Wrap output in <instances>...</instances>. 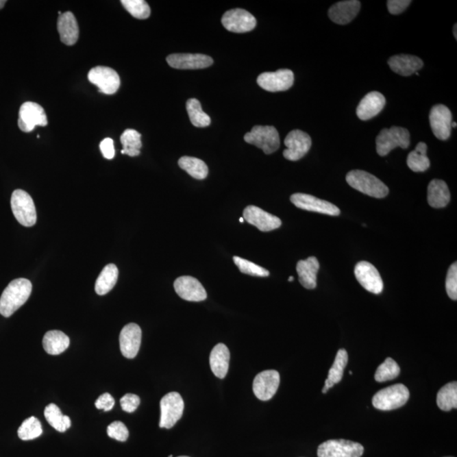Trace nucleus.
<instances>
[{
	"label": "nucleus",
	"mask_w": 457,
	"mask_h": 457,
	"mask_svg": "<svg viewBox=\"0 0 457 457\" xmlns=\"http://www.w3.org/2000/svg\"><path fill=\"white\" fill-rule=\"evenodd\" d=\"M32 285L30 280L19 278L12 280L0 297V314L5 318L16 312L30 297Z\"/></svg>",
	"instance_id": "nucleus-1"
},
{
	"label": "nucleus",
	"mask_w": 457,
	"mask_h": 457,
	"mask_svg": "<svg viewBox=\"0 0 457 457\" xmlns=\"http://www.w3.org/2000/svg\"><path fill=\"white\" fill-rule=\"evenodd\" d=\"M347 182L352 188L375 199H383L388 194V186L369 172L350 171L347 175Z\"/></svg>",
	"instance_id": "nucleus-2"
},
{
	"label": "nucleus",
	"mask_w": 457,
	"mask_h": 457,
	"mask_svg": "<svg viewBox=\"0 0 457 457\" xmlns=\"http://www.w3.org/2000/svg\"><path fill=\"white\" fill-rule=\"evenodd\" d=\"M409 397L408 387L402 384H397L378 391L373 395L372 403L376 409L391 411L404 406L408 402Z\"/></svg>",
	"instance_id": "nucleus-3"
},
{
	"label": "nucleus",
	"mask_w": 457,
	"mask_h": 457,
	"mask_svg": "<svg viewBox=\"0 0 457 457\" xmlns=\"http://www.w3.org/2000/svg\"><path fill=\"white\" fill-rule=\"evenodd\" d=\"M14 218L21 225L32 227L37 222V211L34 200L27 192L17 189L14 190L10 200Z\"/></svg>",
	"instance_id": "nucleus-4"
},
{
	"label": "nucleus",
	"mask_w": 457,
	"mask_h": 457,
	"mask_svg": "<svg viewBox=\"0 0 457 457\" xmlns=\"http://www.w3.org/2000/svg\"><path fill=\"white\" fill-rule=\"evenodd\" d=\"M409 145L410 133L403 127L383 129L376 138V149L380 156H386L395 147L406 149Z\"/></svg>",
	"instance_id": "nucleus-5"
},
{
	"label": "nucleus",
	"mask_w": 457,
	"mask_h": 457,
	"mask_svg": "<svg viewBox=\"0 0 457 457\" xmlns=\"http://www.w3.org/2000/svg\"><path fill=\"white\" fill-rule=\"evenodd\" d=\"M245 141L253 144L266 154H271L279 149L280 145L279 132L271 125H255L250 132L244 136Z\"/></svg>",
	"instance_id": "nucleus-6"
},
{
	"label": "nucleus",
	"mask_w": 457,
	"mask_h": 457,
	"mask_svg": "<svg viewBox=\"0 0 457 457\" xmlns=\"http://www.w3.org/2000/svg\"><path fill=\"white\" fill-rule=\"evenodd\" d=\"M160 427L171 429L178 422L184 411V402L177 392H171L165 395L160 401Z\"/></svg>",
	"instance_id": "nucleus-7"
},
{
	"label": "nucleus",
	"mask_w": 457,
	"mask_h": 457,
	"mask_svg": "<svg viewBox=\"0 0 457 457\" xmlns=\"http://www.w3.org/2000/svg\"><path fill=\"white\" fill-rule=\"evenodd\" d=\"M365 448L351 441L330 440L319 446V457H361Z\"/></svg>",
	"instance_id": "nucleus-8"
},
{
	"label": "nucleus",
	"mask_w": 457,
	"mask_h": 457,
	"mask_svg": "<svg viewBox=\"0 0 457 457\" xmlns=\"http://www.w3.org/2000/svg\"><path fill=\"white\" fill-rule=\"evenodd\" d=\"M48 118L45 110L37 103L26 102L21 106L18 127L21 131L31 132L36 127H46Z\"/></svg>",
	"instance_id": "nucleus-9"
},
{
	"label": "nucleus",
	"mask_w": 457,
	"mask_h": 457,
	"mask_svg": "<svg viewBox=\"0 0 457 457\" xmlns=\"http://www.w3.org/2000/svg\"><path fill=\"white\" fill-rule=\"evenodd\" d=\"M88 80L98 86L99 91L107 95H114L120 88V75L112 68L96 66L88 73Z\"/></svg>",
	"instance_id": "nucleus-10"
},
{
	"label": "nucleus",
	"mask_w": 457,
	"mask_h": 457,
	"mask_svg": "<svg viewBox=\"0 0 457 457\" xmlns=\"http://www.w3.org/2000/svg\"><path fill=\"white\" fill-rule=\"evenodd\" d=\"M221 23L226 30L236 34L253 31L257 26L256 18L243 9L228 10L222 16Z\"/></svg>",
	"instance_id": "nucleus-11"
},
{
	"label": "nucleus",
	"mask_w": 457,
	"mask_h": 457,
	"mask_svg": "<svg viewBox=\"0 0 457 457\" xmlns=\"http://www.w3.org/2000/svg\"><path fill=\"white\" fill-rule=\"evenodd\" d=\"M286 149L283 156L290 161L300 160L308 153L312 147V139L307 133L294 129L287 135L285 139Z\"/></svg>",
	"instance_id": "nucleus-12"
},
{
	"label": "nucleus",
	"mask_w": 457,
	"mask_h": 457,
	"mask_svg": "<svg viewBox=\"0 0 457 457\" xmlns=\"http://www.w3.org/2000/svg\"><path fill=\"white\" fill-rule=\"evenodd\" d=\"M259 86L266 91L275 92L290 89L294 84V74L291 70L264 72L257 79Z\"/></svg>",
	"instance_id": "nucleus-13"
},
{
	"label": "nucleus",
	"mask_w": 457,
	"mask_h": 457,
	"mask_svg": "<svg viewBox=\"0 0 457 457\" xmlns=\"http://www.w3.org/2000/svg\"><path fill=\"white\" fill-rule=\"evenodd\" d=\"M291 201L295 206L301 210L331 216H338L341 214L339 208L336 205L330 201L317 199L308 194L295 193L291 197Z\"/></svg>",
	"instance_id": "nucleus-14"
},
{
	"label": "nucleus",
	"mask_w": 457,
	"mask_h": 457,
	"mask_svg": "<svg viewBox=\"0 0 457 457\" xmlns=\"http://www.w3.org/2000/svg\"><path fill=\"white\" fill-rule=\"evenodd\" d=\"M355 276L365 290L373 294H380L384 289L382 278L378 269L369 262H359L355 267Z\"/></svg>",
	"instance_id": "nucleus-15"
},
{
	"label": "nucleus",
	"mask_w": 457,
	"mask_h": 457,
	"mask_svg": "<svg viewBox=\"0 0 457 457\" xmlns=\"http://www.w3.org/2000/svg\"><path fill=\"white\" fill-rule=\"evenodd\" d=\"M280 382L279 372L265 370L259 373L254 380V393L261 401H269L275 395Z\"/></svg>",
	"instance_id": "nucleus-16"
},
{
	"label": "nucleus",
	"mask_w": 457,
	"mask_h": 457,
	"mask_svg": "<svg viewBox=\"0 0 457 457\" xmlns=\"http://www.w3.org/2000/svg\"><path fill=\"white\" fill-rule=\"evenodd\" d=\"M432 131L438 139L447 140L451 136L452 114L451 110L443 104H437L432 108L430 114Z\"/></svg>",
	"instance_id": "nucleus-17"
},
{
	"label": "nucleus",
	"mask_w": 457,
	"mask_h": 457,
	"mask_svg": "<svg viewBox=\"0 0 457 457\" xmlns=\"http://www.w3.org/2000/svg\"><path fill=\"white\" fill-rule=\"evenodd\" d=\"M166 60L170 66L181 70L204 69L214 63L211 57L201 53H173Z\"/></svg>",
	"instance_id": "nucleus-18"
},
{
	"label": "nucleus",
	"mask_w": 457,
	"mask_h": 457,
	"mask_svg": "<svg viewBox=\"0 0 457 457\" xmlns=\"http://www.w3.org/2000/svg\"><path fill=\"white\" fill-rule=\"evenodd\" d=\"M243 219L262 232L278 229L282 224L280 218L256 206H248L245 208Z\"/></svg>",
	"instance_id": "nucleus-19"
},
{
	"label": "nucleus",
	"mask_w": 457,
	"mask_h": 457,
	"mask_svg": "<svg viewBox=\"0 0 457 457\" xmlns=\"http://www.w3.org/2000/svg\"><path fill=\"white\" fill-rule=\"evenodd\" d=\"M142 343V330L136 323H131L122 329L120 347L125 358L132 359L138 355Z\"/></svg>",
	"instance_id": "nucleus-20"
},
{
	"label": "nucleus",
	"mask_w": 457,
	"mask_h": 457,
	"mask_svg": "<svg viewBox=\"0 0 457 457\" xmlns=\"http://www.w3.org/2000/svg\"><path fill=\"white\" fill-rule=\"evenodd\" d=\"M175 293L182 299L188 301H201L207 299L204 287L192 276H182L174 282Z\"/></svg>",
	"instance_id": "nucleus-21"
},
{
	"label": "nucleus",
	"mask_w": 457,
	"mask_h": 457,
	"mask_svg": "<svg viewBox=\"0 0 457 457\" xmlns=\"http://www.w3.org/2000/svg\"><path fill=\"white\" fill-rule=\"evenodd\" d=\"M360 8H361V3L358 0L338 2L330 7L329 17L334 23L347 25L358 16Z\"/></svg>",
	"instance_id": "nucleus-22"
},
{
	"label": "nucleus",
	"mask_w": 457,
	"mask_h": 457,
	"mask_svg": "<svg viewBox=\"0 0 457 457\" xmlns=\"http://www.w3.org/2000/svg\"><path fill=\"white\" fill-rule=\"evenodd\" d=\"M386 98L379 92L368 93L357 108V114L360 120L369 121L379 114L386 106Z\"/></svg>",
	"instance_id": "nucleus-23"
},
{
	"label": "nucleus",
	"mask_w": 457,
	"mask_h": 457,
	"mask_svg": "<svg viewBox=\"0 0 457 457\" xmlns=\"http://www.w3.org/2000/svg\"><path fill=\"white\" fill-rule=\"evenodd\" d=\"M57 28L60 40L64 45L72 46L77 43L79 38V27L73 13L67 12L61 14L57 21Z\"/></svg>",
	"instance_id": "nucleus-24"
},
{
	"label": "nucleus",
	"mask_w": 457,
	"mask_h": 457,
	"mask_svg": "<svg viewBox=\"0 0 457 457\" xmlns=\"http://www.w3.org/2000/svg\"><path fill=\"white\" fill-rule=\"evenodd\" d=\"M388 63L395 73L403 77H408L423 66V62L419 57L408 55L392 56Z\"/></svg>",
	"instance_id": "nucleus-25"
},
{
	"label": "nucleus",
	"mask_w": 457,
	"mask_h": 457,
	"mask_svg": "<svg viewBox=\"0 0 457 457\" xmlns=\"http://www.w3.org/2000/svg\"><path fill=\"white\" fill-rule=\"evenodd\" d=\"M319 271V262L315 257H309L306 260H300L297 264V272L299 282L306 289H315L317 273Z\"/></svg>",
	"instance_id": "nucleus-26"
},
{
	"label": "nucleus",
	"mask_w": 457,
	"mask_h": 457,
	"mask_svg": "<svg viewBox=\"0 0 457 457\" xmlns=\"http://www.w3.org/2000/svg\"><path fill=\"white\" fill-rule=\"evenodd\" d=\"M230 351L225 344L216 345L211 351L210 362L212 372L219 379L227 375L230 363Z\"/></svg>",
	"instance_id": "nucleus-27"
},
{
	"label": "nucleus",
	"mask_w": 457,
	"mask_h": 457,
	"mask_svg": "<svg viewBox=\"0 0 457 457\" xmlns=\"http://www.w3.org/2000/svg\"><path fill=\"white\" fill-rule=\"evenodd\" d=\"M451 200V193L447 184L441 180H433L428 187V201L432 208H441L447 206Z\"/></svg>",
	"instance_id": "nucleus-28"
},
{
	"label": "nucleus",
	"mask_w": 457,
	"mask_h": 457,
	"mask_svg": "<svg viewBox=\"0 0 457 457\" xmlns=\"http://www.w3.org/2000/svg\"><path fill=\"white\" fill-rule=\"evenodd\" d=\"M70 345V338L60 330H50L42 339V347L47 354L59 355L63 354Z\"/></svg>",
	"instance_id": "nucleus-29"
},
{
	"label": "nucleus",
	"mask_w": 457,
	"mask_h": 457,
	"mask_svg": "<svg viewBox=\"0 0 457 457\" xmlns=\"http://www.w3.org/2000/svg\"><path fill=\"white\" fill-rule=\"evenodd\" d=\"M348 362L347 351L345 349H340L337 351L336 359L331 369H330L328 378L325 380V387L323 388V393L326 394L330 388L334 387V384L340 383L343 380L344 370Z\"/></svg>",
	"instance_id": "nucleus-30"
},
{
	"label": "nucleus",
	"mask_w": 457,
	"mask_h": 457,
	"mask_svg": "<svg viewBox=\"0 0 457 457\" xmlns=\"http://www.w3.org/2000/svg\"><path fill=\"white\" fill-rule=\"evenodd\" d=\"M119 271L116 265L110 264L103 269L95 284L96 293L103 296L113 289L118 280Z\"/></svg>",
	"instance_id": "nucleus-31"
},
{
	"label": "nucleus",
	"mask_w": 457,
	"mask_h": 457,
	"mask_svg": "<svg viewBox=\"0 0 457 457\" xmlns=\"http://www.w3.org/2000/svg\"><path fill=\"white\" fill-rule=\"evenodd\" d=\"M428 146L426 143H419L415 151L409 153L408 165L412 171L424 172L430 166V161L427 156Z\"/></svg>",
	"instance_id": "nucleus-32"
},
{
	"label": "nucleus",
	"mask_w": 457,
	"mask_h": 457,
	"mask_svg": "<svg viewBox=\"0 0 457 457\" xmlns=\"http://www.w3.org/2000/svg\"><path fill=\"white\" fill-rule=\"evenodd\" d=\"M178 164L180 168L197 180H203L208 175L207 164L199 158L188 156L182 157L178 161Z\"/></svg>",
	"instance_id": "nucleus-33"
},
{
	"label": "nucleus",
	"mask_w": 457,
	"mask_h": 457,
	"mask_svg": "<svg viewBox=\"0 0 457 457\" xmlns=\"http://www.w3.org/2000/svg\"><path fill=\"white\" fill-rule=\"evenodd\" d=\"M142 135L136 129H127L121 136V143L123 146L122 154H127L129 157L140 156V149H142Z\"/></svg>",
	"instance_id": "nucleus-34"
},
{
	"label": "nucleus",
	"mask_w": 457,
	"mask_h": 457,
	"mask_svg": "<svg viewBox=\"0 0 457 457\" xmlns=\"http://www.w3.org/2000/svg\"><path fill=\"white\" fill-rule=\"evenodd\" d=\"M437 405L442 411L457 408V383L451 382L442 387L437 395Z\"/></svg>",
	"instance_id": "nucleus-35"
},
{
	"label": "nucleus",
	"mask_w": 457,
	"mask_h": 457,
	"mask_svg": "<svg viewBox=\"0 0 457 457\" xmlns=\"http://www.w3.org/2000/svg\"><path fill=\"white\" fill-rule=\"evenodd\" d=\"M45 416L50 425L60 433H64V432L69 430L71 426L70 417L64 416L60 409L55 404L47 406L45 410Z\"/></svg>",
	"instance_id": "nucleus-36"
},
{
	"label": "nucleus",
	"mask_w": 457,
	"mask_h": 457,
	"mask_svg": "<svg viewBox=\"0 0 457 457\" xmlns=\"http://www.w3.org/2000/svg\"><path fill=\"white\" fill-rule=\"evenodd\" d=\"M186 110L188 113L190 121L194 127H207L211 123V119L203 112L201 109V103L196 99L187 100Z\"/></svg>",
	"instance_id": "nucleus-37"
},
{
	"label": "nucleus",
	"mask_w": 457,
	"mask_h": 457,
	"mask_svg": "<svg viewBox=\"0 0 457 457\" xmlns=\"http://www.w3.org/2000/svg\"><path fill=\"white\" fill-rule=\"evenodd\" d=\"M401 369L395 360L388 358L382 365L378 367L374 379L377 382L382 383L386 381L397 379L400 375Z\"/></svg>",
	"instance_id": "nucleus-38"
},
{
	"label": "nucleus",
	"mask_w": 457,
	"mask_h": 457,
	"mask_svg": "<svg viewBox=\"0 0 457 457\" xmlns=\"http://www.w3.org/2000/svg\"><path fill=\"white\" fill-rule=\"evenodd\" d=\"M42 434V424L37 417H31L24 421L18 430V436L27 441L37 439Z\"/></svg>",
	"instance_id": "nucleus-39"
},
{
	"label": "nucleus",
	"mask_w": 457,
	"mask_h": 457,
	"mask_svg": "<svg viewBox=\"0 0 457 457\" xmlns=\"http://www.w3.org/2000/svg\"><path fill=\"white\" fill-rule=\"evenodd\" d=\"M124 8L136 19L145 20L150 16L151 9L144 0H121Z\"/></svg>",
	"instance_id": "nucleus-40"
},
{
	"label": "nucleus",
	"mask_w": 457,
	"mask_h": 457,
	"mask_svg": "<svg viewBox=\"0 0 457 457\" xmlns=\"http://www.w3.org/2000/svg\"><path fill=\"white\" fill-rule=\"evenodd\" d=\"M234 262L239 268L240 271L245 275L258 276V277H268L269 276V271L267 269L261 267L256 264H254L246 259L240 257H234Z\"/></svg>",
	"instance_id": "nucleus-41"
},
{
	"label": "nucleus",
	"mask_w": 457,
	"mask_h": 457,
	"mask_svg": "<svg viewBox=\"0 0 457 457\" xmlns=\"http://www.w3.org/2000/svg\"><path fill=\"white\" fill-rule=\"evenodd\" d=\"M107 434L109 437L121 442L127 441L129 437V431L127 426L120 421H115V422L110 424L107 429Z\"/></svg>",
	"instance_id": "nucleus-42"
},
{
	"label": "nucleus",
	"mask_w": 457,
	"mask_h": 457,
	"mask_svg": "<svg viewBox=\"0 0 457 457\" xmlns=\"http://www.w3.org/2000/svg\"><path fill=\"white\" fill-rule=\"evenodd\" d=\"M446 293L451 299H457V264H453L449 267L445 280Z\"/></svg>",
	"instance_id": "nucleus-43"
},
{
	"label": "nucleus",
	"mask_w": 457,
	"mask_h": 457,
	"mask_svg": "<svg viewBox=\"0 0 457 457\" xmlns=\"http://www.w3.org/2000/svg\"><path fill=\"white\" fill-rule=\"evenodd\" d=\"M140 398L138 395L134 394H127L121 399V406L123 411L132 413L138 409L140 405Z\"/></svg>",
	"instance_id": "nucleus-44"
},
{
	"label": "nucleus",
	"mask_w": 457,
	"mask_h": 457,
	"mask_svg": "<svg viewBox=\"0 0 457 457\" xmlns=\"http://www.w3.org/2000/svg\"><path fill=\"white\" fill-rule=\"evenodd\" d=\"M411 3L410 0H388L387 7L391 14H399L404 12Z\"/></svg>",
	"instance_id": "nucleus-45"
},
{
	"label": "nucleus",
	"mask_w": 457,
	"mask_h": 457,
	"mask_svg": "<svg viewBox=\"0 0 457 457\" xmlns=\"http://www.w3.org/2000/svg\"><path fill=\"white\" fill-rule=\"evenodd\" d=\"M114 399L112 395L109 393H104L102 395L97 399L95 402V406L99 410H103V411L109 412L110 410H112L114 406Z\"/></svg>",
	"instance_id": "nucleus-46"
},
{
	"label": "nucleus",
	"mask_w": 457,
	"mask_h": 457,
	"mask_svg": "<svg viewBox=\"0 0 457 457\" xmlns=\"http://www.w3.org/2000/svg\"><path fill=\"white\" fill-rule=\"evenodd\" d=\"M99 149L102 152L103 156L107 160H112L114 157L115 150L113 139L106 138L100 143Z\"/></svg>",
	"instance_id": "nucleus-47"
},
{
	"label": "nucleus",
	"mask_w": 457,
	"mask_h": 457,
	"mask_svg": "<svg viewBox=\"0 0 457 457\" xmlns=\"http://www.w3.org/2000/svg\"><path fill=\"white\" fill-rule=\"evenodd\" d=\"M6 1L5 0H0V10L3 8V6L5 5Z\"/></svg>",
	"instance_id": "nucleus-48"
},
{
	"label": "nucleus",
	"mask_w": 457,
	"mask_h": 457,
	"mask_svg": "<svg viewBox=\"0 0 457 457\" xmlns=\"http://www.w3.org/2000/svg\"><path fill=\"white\" fill-rule=\"evenodd\" d=\"M456 27H457V25L456 24L455 26H454V28H453V34H454L456 39H457Z\"/></svg>",
	"instance_id": "nucleus-49"
},
{
	"label": "nucleus",
	"mask_w": 457,
	"mask_h": 457,
	"mask_svg": "<svg viewBox=\"0 0 457 457\" xmlns=\"http://www.w3.org/2000/svg\"><path fill=\"white\" fill-rule=\"evenodd\" d=\"M452 128H456V122H452Z\"/></svg>",
	"instance_id": "nucleus-50"
},
{
	"label": "nucleus",
	"mask_w": 457,
	"mask_h": 457,
	"mask_svg": "<svg viewBox=\"0 0 457 457\" xmlns=\"http://www.w3.org/2000/svg\"><path fill=\"white\" fill-rule=\"evenodd\" d=\"M293 280H294L293 277L291 276L289 280H289V282H293Z\"/></svg>",
	"instance_id": "nucleus-51"
},
{
	"label": "nucleus",
	"mask_w": 457,
	"mask_h": 457,
	"mask_svg": "<svg viewBox=\"0 0 457 457\" xmlns=\"http://www.w3.org/2000/svg\"><path fill=\"white\" fill-rule=\"evenodd\" d=\"M244 221H245V219H244L243 218H240V223H243Z\"/></svg>",
	"instance_id": "nucleus-52"
},
{
	"label": "nucleus",
	"mask_w": 457,
	"mask_h": 457,
	"mask_svg": "<svg viewBox=\"0 0 457 457\" xmlns=\"http://www.w3.org/2000/svg\"><path fill=\"white\" fill-rule=\"evenodd\" d=\"M415 74H416L417 75H419V72H415Z\"/></svg>",
	"instance_id": "nucleus-53"
},
{
	"label": "nucleus",
	"mask_w": 457,
	"mask_h": 457,
	"mask_svg": "<svg viewBox=\"0 0 457 457\" xmlns=\"http://www.w3.org/2000/svg\"><path fill=\"white\" fill-rule=\"evenodd\" d=\"M178 457H189V456H178Z\"/></svg>",
	"instance_id": "nucleus-54"
},
{
	"label": "nucleus",
	"mask_w": 457,
	"mask_h": 457,
	"mask_svg": "<svg viewBox=\"0 0 457 457\" xmlns=\"http://www.w3.org/2000/svg\"><path fill=\"white\" fill-rule=\"evenodd\" d=\"M169 457H173V456H171H171H169Z\"/></svg>",
	"instance_id": "nucleus-55"
},
{
	"label": "nucleus",
	"mask_w": 457,
	"mask_h": 457,
	"mask_svg": "<svg viewBox=\"0 0 457 457\" xmlns=\"http://www.w3.org/2000/svg\"><path fill=\"white\" fill-rule=\"evenodd\" d=\"M448 457H452V456H448Z\"/></svg>",
	"instance_id": "nucleus-56"
}]
</instances>
